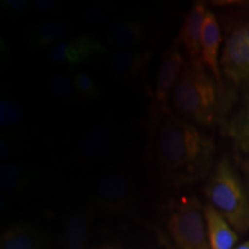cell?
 <instances>
[{
  "mask_svg": "<svg viewBox=\"0 0 249 249\" xmlns=\"http://www.w3.org/2000/svg\"><path fill=\"white\" fill-rule=\"evenodd\" d=\"M186 61L179 46L171 45L164 51L156 73L154 91H152V111L154 118L160 120L172 113L170 99L180 77Z\"/></svg>",
  "mask_w": 249,
  "mask_h": 249,
  "instance_id": "obj_6",
  "label": "cell"
},
{
  "mask_svg": "<svg viewBox=\"0 0 249 249\" xmlns=\"http://www.w3.org/2000/svg\"><path fill=\"white\" fill-rule=\"evenodd\" d=\"M116 142L114 133L105 127H101L89 134L80 143L75 154L79 163H89L103 157L111 150Z\"/></svg>",
  "mask_w": 249,
  "mask_h": 249,
  "instance_id": "obj_14",
  "label": "cell"
},
{
  "mask_svg": "<svg viewBox=\"0 0 249 249\" xmlns=\"http://www.w3.org/2000/svg\"><path fill=\"white\" fill-rule=\"evenodd\" d=\"M36 6L43 12H51L59 7V2L55 0H37Z\"/></svg>",
  "mask_w": 249,
  "mask_h": 249,
  "instance_id": "obj_26",
  "label": "cell"
},
{
  "mask_svg": "<svg viewBox=\"0 0 249 249\" xmlns=\"http://www.w3.org/2000/svg\"><path fill=\"white\" fill-rule=\"evenodd\" d=\"M167 227L178 249H210L203 208L196 196H183L174 205Z\"/></svg>",
  "mask_w": 249,
  "mask_h": 249,
  "instance_id": "obj_4",
  "label": "cell"
},
{
  "mask_svg": "<svg viewBox=\"0 0 249 249\" xmlns=\"http://www.w3.org/2000/svg\"><path fill=\"white\" fill-rule=\"evenodd\" d=\"M246 85H247V87H246L247 88V103H249V80L246 82Z\"/></svg>",
  "mask_w": 249,
  "mask_h": 249,
  "instance_id": "obj_30",
  "label": "cell"
},
{
  "mask_svg": "<svg viewBox=\"0 0 249 249\" xmlns=\"http://www.w3.org/2000/svg\"><path fill=\"white\" fill-rule=\"evenodd\" d=\"M220 71L233 85L249 80V21L235 23L224 40Z\"/></svg>",
  "mask_w": 249,
  "mask_h": 249,
  "instance_id": "obj_5",
  "label": "cell"
},
{
  "mask_svg": "<svg viewBox=\"0 0 249 249\" xmlns=\"http://www.w3.org/2000/svg\"><path fill=\"white\" fill-rule=\"evenodd\" d=\"M71 79H73V83L79 99L90 102L95 101L99 97L101 92H99L98 87L91 75L83 73V71H76Z\"/></svg>",
  "mask_w": 249,
  "mask_h": 249,
  "instance_id": "obj_20",
  "label": "cell"
},
{
  "mask_svg": "<svg viewBox=\"0 0 249 249\" xmlns=\"http://www.w3.org/2000/svg\"><path fill=\"white\" fill-rule=\"evenodd\" d=\"M68 33L70 28L65 23L58 21H45L31 28L28 33V39L34 48L44 49L52 44L55 45L57 42H61L60 39Z\"/></svg>",
  "mask_w": 249,
  "mask_h": 249,
  "instance_id": "obj_17",
  "label": "cell"
},
{
  "mask_svg": "<svg viewBox=\"0 0 249 249\" xmlns=\"http://www.w3.org/2000/svg\"><path fill=\"white\" fill-rule=\"evenodd\" d=\"M209 204L239 232L249 230V195L227 157L214 164L203 187Z\"/></svg>",
  "mask_w": 249,
  "mask_h": 249,
  "instance_id": "obj_3",
  "label": "cell"
},
{
  "mask_svg": "<svg viewBox=\"0 0 249 249\" xmlns=\"http://www.w3.org/2000/svg\"><path fill=\"white\" fill-rule=\"evenodd\" d=\"M203 213L210 249H235L238 234L225 218L210 204L204 205Z\"/></svg>",
  "mask_w": 249,
  "mask_h": 249,
  "instance_id": "obj_13",
  "label": "cell"
},
{
  "mask_svg": "<svg viewBox=\"0 0 249 249\" xmlns=\"http://www.w3.org/2000/svg\"><path fill=\"white\" fill-rule=\"evenodd\" d=\"M99 249H118L116 246H112V245H104V246H102L101 248Z\"/></svg>",
  "mask_w": 249,
  "mask_h": 249,
  "instance_id": "obj_29",
  "label": "cell"
},
{
  "mask_svg": "<svg viewBox=\"0 0 249 249\" xmlns=\"http://www.w3.org/2000/svg\"><path fill=\"white\" fill-rule=\"evenodd\" d=\"M2 7L11 14H18L24 11L29 5L27 0H2Z\"/></svg>",
  "mask_w": 249,
  "mask_h": 249,
  "instance_id": "obj_24",
  "label": "cell"
},
{
  "mask_svg": "<svg viewBox=\"0 0 249 249\" xmlns=\"http://www.w3.org/2000/svg\"><path fill=\"white\" fill-rule=\"evenodd\" d=\"M157 123L155 156L165 181L173 187H185L209 177L216 155L213 139L172 113Z\"/></svg>",
  "mask_w": 249,
  "mask_h": 249,
  "instance_id": "obj_1",
  "label": "cell"
},
{
  "mask_svg": "<svg viewBox=\"0 0 249 249\" xmlns=\"http://www.w3.org/2000/svg\"><path fill=\"white\" fill-rule=\"evenodd\" d=\"M220 44H222V31L216 14L208 9L204 18L203 30L201 42V60L207 70L213 74L218 83L224 85L223 74L220 71Z\"/></svg>",
  "mask_w": 249,
  "mask_h": 249,
  "instance_id": "obj_9",
  "label": "cell"
},
{
  "mask_svg": "<svg viewBox=\"0 0 249 249\" xmlns=\"http://www.w3.org/2000/svg\"><path fill=\"white\" fill-rule=\"evenodd\" d=\"M225 134L242 154H249V103L224 124Z\"/></svg>",
  "mask_w": 249,
  "mask_h": 249,
  "instance_id": "obj_18",
  "label": "cell"
},
{
  "mask_svg": "<svg viewBox=\"0 0 249 249\" xmlns=\"http://www.w3.org/2000/svg\"><path fill=\"white\" fill-rule=\"evenodd\" d=\"M247 14L249 15V5H247Z\"/></svg>",
  "mask_w": 249,
  "mask_h": 249,
  "instance_id": "obj_31",
  "label": "cell"
},
{
  "mask_svg": "<svg viewBox=\"0 0 249 249\" xmlns=\"http://www.w3.org/2000/svg\"><path fill=\"white\" fill-rule=\"evenodd\" d=\"M150 36V27L141 18H127L114 24L108 31L107 44L121 50H129L145 43Z\"/></svg>",
  "mask_w": 249,
  "mask_h": 249,
  "instance_id": "obj_12",
  "label": "cell"
},
{
  "mask_svg": "<svg viewBox=\"0 0 249 249\" xmlns=\"http://www.w3.org/2000/svg\"><path fill=\"white\" fill-rule=\"evenodd\" d=\"M12 144H13V139L9 138L8 135L1 136V140H0V157H7L11 152Z\"/></svg>",
  "mask_w": 249,
  "mask_h": 249,
  "instance_id": "obj_25",
  "label": "cell"
},
{
  "mask_svg": "<svg viewBox=\"0 0 249 249\" xmlns=\"http://www.w3.org/2000/svg\"><path fill=\"white\" fill-rule=\"evenodd\" d=\"M207 12L204 2H195L185 15L178 37L174 40V44L181 46L189 59H201L202 30Z\"/></svg>",
  "mask_w": 249,
  "mask_h": 249,
  "instance_id": "obj_10",
  "label": "cell"
},
{
  "mask_svg": "<svg viewBox=\"0 0 249 249\" xmlns=\"http://www.w3.org/2000/svg\"><path fill=\"white\" fill-rule=\"evenodd\" d=\"M174 111L192 124L213 128L225 124L232 95L217 82L201 59H188L173 90Z\"/></svg>",
  "mask_w": 249,
  "mask_h": 249,
  "instance_id": "obj_2",
  "label": "cell"
},
{
  "mask_svg": "<svg viewBox=\"0 0 249 249\" xmlns=\"http://www.w3.org/2000/svg\"><path fill=\"white\" fill-rule=\"evenodd\" d=\"M49 89L54 97L60 99H77L73 79L65 75H53L50 77Z\"/></svg>",
  "mask_w": 249,
  "mask_h": 249,
  "instance_id": "obj_21",
  "label": "cell"
},
{
  "mask_svg": "<svg viewBox=\"0 0 249 249\" xmlns=\"http://www.w3.org/2000/svg\"><path fill=\"white\" fill-rule=\"evenodd\" d=\"M30 172L18 164H5L0 167V187L2 191L18 193L30 182Z\"/></svg>",
  "mask_w": 249,
  "mask_h": 249,
  "instance_id": "obj_19",
  "label": "cell"
},
{
  "mask_svg": "<svg viewBox=\"0 0 249 249\" xmlns=\"http://www.w3.org/2000/svg\"><path fill=\"white\" fill-rule=\"evenodd\" d=\"M22 119L23 113L17 104L6 98L0 101V126L2 128H14Z\"/></svg>",
  "mask_w": 249,
  "mask_h": 249,
  "instance_id": "obj_22",
  "label": "cell"
},
{
  "mask_svg": "<svg viewBox=\"0 0 249 249\" xmlns=\"http://www.w3.org/2000/svg\"><path fill=\"white\" fill-rule=\"evenodd\" d=\"M107 53V48L90 35H80L61 40L50 50L51 60L57 64L76 67L88 64Z\"/></svg>",
  "mask_w": 249,
  "mask_h": 249,
  "instance_id": "obj_8",
  "label": "cell"
},
{
  "mask_svg": "<svg viewBox=\"0 0 249 249\" xmlns=\"http://www.w3.org/2000/svg\"><path fill=\"white\" fill-rule=\"evenodd\" d=\"M91 229V214L76 209L71 211L65 219L64 239L66 249H87Z\"/></svg>",
  "mask_w": 249,
  "mask_h": 249,
  "instance_id": "obj_15",
  "label": "cell"
},
{
  "mask_svg": "<svg viewBox=\"0 0 249 249\" xmlns=\"http://www.w3.org/2000/svg\"><path fill=\"white\" fill-rule=\"evenodd\" d=\"M154 57V49H129L119 50L111 54L108 68L117 79L124 82L135 80L148 66Z\"/></svg>",
  "mask_w": 249,
  "mask_h": 249,
  "instance_id": "obj_11",
  "label": "cell"
},
{
  "mask_svg": "<svg viewBox=\"0 0 249 249\" xmlns=\"http://www.w3.org/2000/svg\"><path fill=\"white\" fill-rule=\"evenodd\" d=\"M244 171H245V174H246V180H247L248 194H249V160H246L244 163Z\"/></svg>",
  "mask_w": 249,
  "mask_h": 249,
  "instance_id": "obj_27",
  "label": "cell"
},
{
  "mask_svg": "<svg viewBox=\"0 0 249 249\" xmlns=\"http://www.w3.org/2000/svg\"><path fill=\"white\" fill-rule=\"evenodd\" d=\"M93 195L102 208L112 213H119L134 201V180L126 170L111 167L96 179Z\"/></svg>",
  "mask_w": 249,
  "mask_h": 249,
  "instance_id": "obj_7",
  "label": "cell"
},
{
  "mask_svg": "<svg viewBox=\"0 0 249 249\" xmlns=\"http://www.w3.org/2000/svg\"><path fill=\"white\" fill-rule=\"evenodd\" d=\"M83 15L88 22H91V24H99L105 18V15H107V11L101 5L87 6Z\"/></svg>",
  "mask_w": 249,
  "mask_h": 249,
  "instance_id": "obj_23",
  "label": "cell"
},
{
  "mask_svg": "<svg viewBox=\"0 0 249 249\" xmlns=\"http://www.w3.org/2000/svg\"><path fill=\"white\" fill-rule=\"evenodd\" d=\"M235 249H249V241H246L244 244H241L240 246H238Z\"/></svg>",
  "mask_w": 249,
  "mask_h": 249,
  "instance_id": "obj_28",
  "label": "cell"
},
{
  "mask_svg": "<svg viewBox=\"0 0 249 249\" xmlns=\"http://www.w3.org/2000/svg\"><path fill=\"white\" fill-rule=\"evenodd\" d=\"M40 239L36 229L27 223H18L6 230L0 240V249H39Z\"/></svg>",
  "mask_w": 249,
  "mask_h": 249,
  "instance_id": "obj_16",
  "label": "cell"
}]
</instances>
